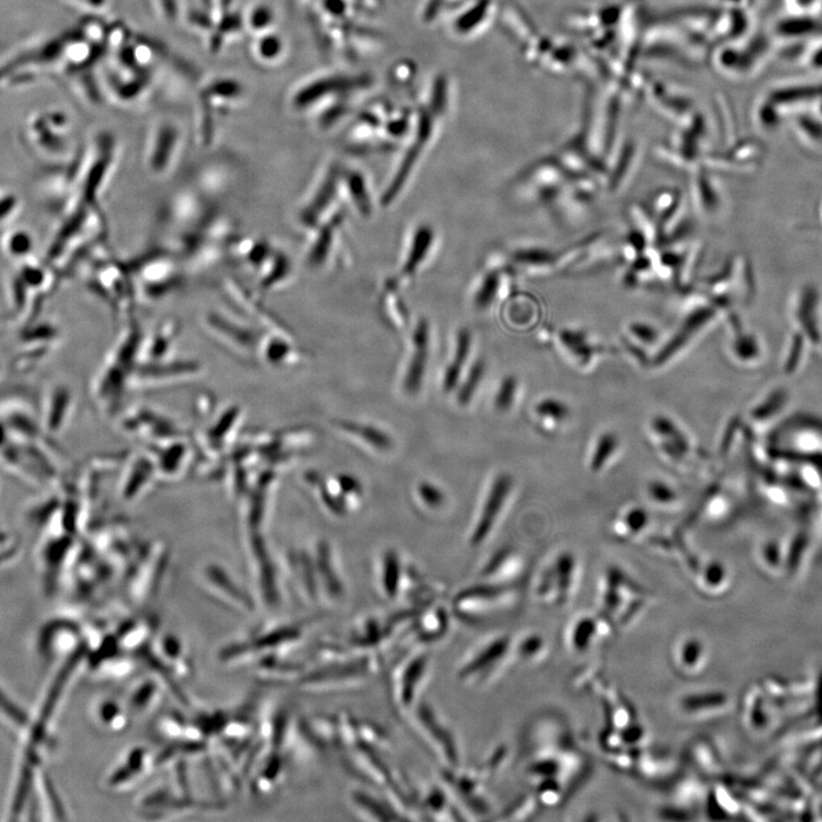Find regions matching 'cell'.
Here are the masks:
<instances>
[{"mask_svg": "<svg viewBox=\"0 0 822 822\" xmlns=\"http://www.w3.org/2000/svg\"><path fill=\"white\" fill-rule=\"evenodd\" d=\"M514 636L493 633L467 650L456 668V680L470 689H485L494 684L514 659Z\"/></svg>", "mask_w": 822, "mask_h": 822, "instance_id": "1", "label": "cell"}, {"mask_svg": "<svg viewBox=\"0 0 822 822\" xmlns=\"http://www.w3.org/2000/svg\"><path fill=\"white\" fill-rule=\"evenodd\" d=\"M407 722L424 748L438 761L441 769L455 770L463 767L462 745L457 732L431 701H419Z\"/></svg>", "mask_w": 822, "mask_h": 822, "instance_id": "2", "label": "cell"}, {"mask_svg": "<svg viewBox=\"0 0 822 822\" xmlns=\"http://www.w3.org/2000/svg\"><path fill=\"white\" fill-rule=\"evenodd\" d=\"M515 604L517 592L513 586L485 582L458 592L450 610L454 618L465 625L483 626L510 614Z\"/></svg>", "mask_w": 822, "mask_h": 822, "instance_id": "3", "label": "cell"}, {"mask_svg": "<svg viewBox=\"0 0 822 822\" xmlns=\"http://www.w3.org/2000/svg\"><path fill=\"white\" fill-rule=\"evenodd\" d=\"M376 655L356 654L338 662L318 665L305 671L297 683L302 690L314 693L357 690L365 687L381 667Z\"/></svg>", "mask_w": 822, "mask_h": 822, "instance_id": "4", "label": "cell"}, {"mask_svg": "<svg viewBox=\"0 0 822 822\" xmlns=\"http://www.w3.org/2000/svg\"><path fill=\"white\" fill-rule=\"evenodd\" d=\"M180 257L169 249H156L126 263L134 282L136 295L149 300L172 295L184 286Z\"/></svg>", "mask_w": 822, "mask_h": 822, "instance_id": "5", "label": "cell"}, {"mask_svg": "<svg viewBox=\"0 0 822 822\" xmlns=\"http://www.w3.org/2000/svg\"><path fill=\"white\" fill-rule=\"evenodd\" d=\"M432 670V656L425 647L408 649L392 667L389 692L394 712L407 721L421 701Z\"/></svg>", "mask_w": 822, "mask_h": 822, "instance_id": "6", "label": "cell"}, {"mask_svg": "<svg viewBox=\"0 0 822 822\" xmlns=\"http://www.w3.org/2000/svg\"><path fill=\"white\" fill-rule=\"evenodd\" d=\"M647 600L642 590L622 569L611 567L604 575L599 612L612 626L627 627L639 618Z\"/></svg>", "mask_w": 822, "mask_h": 822, "instance_id": "7", "label": "cell"}, {"mask_svg": "<svg viewBox=\"0 0 822 822\" xmlns=\"http://www.w3.org/2000/svg\"><path fill=\"white\" fill-rule=\"evenodd\" d=\"M578 562L571 552H562L538 577L535 598L545 607L569 606L577 590Z\"/></svg>", "mask_w": 822, "mask_h": 822, "instance_id": "8", "label": "cell"}, {"mask_svg": "<svg viewBox=\"0 0 822 822\" xmlns=\"http://www.w3.org/2000/svg\"><path fill=\"white\" fill-rule=\"evenodd\" d=\"M183 132L173 120L163 119L152 126L145 145V166L157 179L174 172L183 150Z\"/></svg>", "mask_w": 822, "mask_h": 822, "instance_id": "9", "label": "cell"}, {"mask_svg": "<svg viewBox=\"0 0 822 822\" xmlns=\"http://www.w3.org/2000/svg\"><path fill=\"white\" fill-rule=\"evenodd\" d=\"M614 628L600 612H583L570 620L564 642L574 654L586 655L606 641Z\"/></svg>", "mask_w": 822, "mask_h": 822, "instance_id": "10", "label": "cell"}, {"mask_svg": "<svg viewBox=\"0 0 822 822\" xmlns=\"http://www.w3.org/2000/svg\"><path fill=\"white\" fill-rule=\"evenodd\" d=\"M729 697L727 693L715 689H693L684 691L675 700L676 712L690 721L714 719L727 711Z\"/></svg>", "mask_w": 822, "mask_h": 822, "instance_id": "11", "label": "cell"}, {"mask_svg": "<svg viewBox=\"0 0 822 822\" xmlns=\"http://www.w3.org/2000/svg\"><path fill=\"white\" fill-rule=\"evenodd\" d=\"M711 651L704 638L697 634L682 635L671 649L674 671L684 679H696L704 674Z\"/></svg>", "mask_w": 822, "mask_h": 822, "instance_id": "12", "label": "cell"}, {"mask_svg": "<svg viewBox=\"0 0 822 822\" xmlns=\"http://www.w3.org/2000/svg\"><path fill=\"white\" fill-rule=\"evenodd\" d=\"M512 488L513 479L511 475L507 473L499 474L490 487L486 503L483 505L477 526L474 528L471 537L472 545L478 546L486 542L504 509L507 499L510 497Z\"/></svg>", "mask_w": 822, "mask_h": 822, "instance_id": "13", "label": "cell"}, {"mask_svg": "<svg viewBox=\"0 0 822 822\" xmlns=\"http://www.w3.org/2000/svg\"><path fill=\"white\" fill-rule=\"evenodd\" d=\"M349 803L356 815L365 820H406L388 796L381 791H370L366 786L352 789L349 793Z\"/></svg>", "mask_w": 822, "mask_h": 822, "instance_id": "14", "label": "cell"}, {"mask_svg": "<svg viewBox=\"0 0 822 822\" xmlns=\"http://www.w3.org/2000/svg\"><path fill=\"white\" fill-rule=\"evenodd\" d=\"M205 327L217 340L232 346V349L252 350L256 346L257 334L240 320L227 314L212 311L206 314Z\"/></svg>", "mask_w": 822, "mask_h": 822, "instance_id": "15", "label": "cell"}, {"mask_svg": "<svg viewBox=\"0 0 822 822\" xmlns=\"http://www.w3.org/2000/svg\"><path fill=\"white\" fill-rule=\"evenodd\" d=\"M153 765L155 762L147 748H132L120 757L115 771L108 779V784L119 789L131 788L147 778Z\"/></svg>", "mask_w": 822, "mask_h": 822, "instance_id": "16", "label": "cell"}, {"mask_svg": "<svg viewBox=\"0 0 822 822\" xmlns=\"http://www.w3.org/2000/svg\"><path fill=\"white\" fill-rule=\"evenodd\" d=\"M205 577L208 591L212 593L216 600L233 610L239 611V614H252L255 609L253 599L249 598L247 593L241 590L236 582H233L221 569H208Z\"/></svg>", "mask_w": 822, "mask_h": 822, "instance_id": "17", "label": "cell"}, {"mask_svg": "<svg viewBox=\"0 0 822 822\" xmlns=\"http://www.w3.org/2000/svg\"><path fill=\"white\" fill-rule=\"evenodd\" d=\"M314 566L317 570L321 599L332 603L342 601L346 595L345 583L336 568L332 550L327 543L318 545Z\"/></svg>", "mask_w": 822, "mask_h": 822, "instance_id": "18", "label": "cell"}, {"mask_svg": "<svg viewBox=\"0 0 822 822\" xmlns=\"http://www.w3.org/2000/svg\"><path fill=\"white\" fill-rule=\"evenodd\" d=\"M414 350L408 365L405 377V390L410 396H415L422 389L429 361L430 329L425 320L419 321L413 338Z\"/></svg>", "mask_w": 822, "mask_h": 822, "instance_id": "19", "label": "cell"}, {"mask_svg": "<svg viewBox=\"0 0 822 822\" xmlns=\"http://www.w3.org/2000/svg\"><path fill=\"white\" fill-rule=\"evenodd\" d=\"M338 181H340V173L335 168L330 169L324 181L313 193L309 203L301 208L298 220L305 228H314L319 223L321 216L325 214L326 209L332 204L336 196Z\"/></svg>", "mask_w": 822, "mask_h": 822, "instance_id": "20", "label": "cell"}, {"mask_svg": "<svg viewBox=\"0 0 822 822\" xmlns=\"http://www.w3.org/2000/svg\"><path fill=\"white\" fill-rule=\"evenodd\" d=\"M155 656L160 664L165 666L164 671L172 672L179 678H188L192 673V664L183 643L172 635H165L156 642Z\"/></svg>", "mask_w": 822, "mask_h": 822, "instance_id": "21", "label": "cell"}, {"mask_svg": "<svg viewBox=\"0 0 822 822\" xmlns=\"http://www.w3.org/2000/svg\"><path fill=\"white\" fill-rule=\"evenodd\" d=\"M550 650V642L542 633L531 631L514 639L515 663L541 665L550 656Z\"/></svg>", "mask_w": 822, "mask_h": 822, "instance_id": "22", "label": "cell"}, {"mask_svg": "<svg viewBox=\"0 0 822 822\" xmlns=\"http://www.w3.org/2000/svg\"><path fill=\"white\" fill-rule=\"evenodd\" d=\"M652 430L662 438L664 442V449L668 456L674 461H680L684 455H687L690 450L689 441L684 437L678 426L671 418L665 416H657L652 422Z\"/></svg>", "mask_w": 822, "mask_h": 822, "instance_id": "23", "label": "cell"}, {"mask_svg": "<svg viewBox=\"0 0 822 822\" xmlns=\"http://www.w3.org/2000/svg\"><path fill=\"white\" fill-rule=\"evenodd\" d=\"M380 588L383 598L393 602L399 599L402 592V566L396 551L383 554L380 571Z\"/></svg>", "mask_w": 822, "mask_h": 822, "instance_id": "24", "label": "cell"}, {"mask_svg": "<svg viewBox=\"0 0 822 822\" xmlns=\"http://www.w3.org/2000/svg\"><path fill=\"white\" fill-rule=\"evenodd\" d=\"M290 269L292 268L287 256L273 249L268 259L255 272L259 288L262 292H270L288 278Z\"/></svg>", "mask_w": 822, "mask_h": 822, "instance_id": "25", "label": "cell"}, {"mask_svg": "<svg viewBox=\"0 0 822 822\" xmlns=\"http://www.w3.org/2000/svg\"><path fill=\"white\" fill-rule=\"evenodd\" d=\"M472 336L469 330L463 329L457 335L454 358L450 361L443 376V389L453 392L461 382L464 365L470 357Z\"/></svg>", "mask_w": 822, "mask_h": 822, "instance_id": "26", "label": "cell"}, {"mask_svg": "<svg viewBox=\"0 0 822 822\" xmlns=\"http://www.w3.org/2000/svg\"><path fill=\"white\" fill-rule=\"evenodd\" d=\"M161 687L158 682L149 678L140 681L130 691L126 703L130 707L131 712L135 711L140 714L150 711L151 708L156 707L159 703Z\"/></svg>", "mask_w": 822, "mask_h": 822, "instance_id": "27", "label": "cell"}, {"mask_svg": "<svg viewBox=\"0 0 822 822\" xmlns=\"http://www.w3.org/2000/svg\"><path fill=\"white\" fill-rule=\"evenodd\" d=\"M434 240V233L429 225H421L414 233L413 240H411L407 260L405 262L404 272L406 274H413L421 267V264L426 259L427 253L430 252Z\"/></svg>", "mask_w": 822, "mask_h": 822, "instance_id": "28", "label": "cell"}, {"mask_svg": "<svg viewBox=\"0 0 822 822\" xmlns=\"http://www.w3.org/2000/svg\"><path fill=\"white\" fill-rule=\"evenodd\" d=\"M131 709L125 703L109 699L99 708L100 721L112 732H124L131 723Z\"/></svg>", "mask_w": 822, "mask_h": 822, "instance_id": "29", "label": "cell"}, {"mask_svg": "<svg viewBox=\"0 0 822 822\" xmlns=\"http://www.w3.org/2000/svg\"><path fill=\"white\" fill-rule=\"evenodd\" d=\"M341 426L344 431L356 435V437L377 450L388 451L392 449L393 441L390 435L376 426L356 422H343Z\"/></svg>", "mask_w": 822, "mask_h": 822, "instance_id": "30", "label": "cell"}, {"mask_svg": "<svg viewBox=\"0 0 822 822\" xmlns=\"http://www.w3.org/2000/svg\"><path fill=\"white\" fill-rule=\"evenodd\" d=\"M620 446V440L615 432H604L596 440L590 458L592 472L599 473L608 465L616 455Z\"/></svg>", "mask_w": 822, "mask_h": 822, "instance_id": "31", "label": "cell"}, {"mask_svg": "<svg viewBox=\"0 0 822 822\" xmlns=\"http://www.w3.org/2000/svg\"><path fill=\"white\" fill-rule=\"evenodd\" d=\"M535 413L543 422L559 425L568 421L571 410L563 400L550 397L538 402Z\"/></svg>", "mask_w": 822, "mask_h": 822, "instance_id": "32", "label": "cell"}, {"mask_svg": "<svg viewBox=\"0 0 822 822\" xmlns=\"http://www.w3.org/2000/svg\"><path fill=\"white\" fill-rule=\"evenodd\" d=\"M255 58L263 63H272L284 52V43L277 34H265L255 37L253 48Z\"/></svg>", "mask_w": 822, "mask_h": 822, "instance_id": "33", "label": "cell"}, {"mask_svg": "<svg viewBox=\"0 0 822 822\" xmlns=\"http://www.w3.org/2000/svg\"><path fill=\"white\" fill-rule=\"evenodd\" d=\"M334 230V221L324 225V227L321 228L319 235L317 239L314 240L308 254V262L310 267H320V265L326 261L329 249L332 247Z\"/></svg>", "mask_w": 822, "mask_h": 822, "instance_id": "34", "label": "cell"}, {"mask_svg": "<svg viewBox=\"0 0 822 822\" xmlns=\"http://www.w3.org/2000/svg\"><path fill=\"white\" fill-rule=\"evenodd\" d=\"M727 572L723 564L712 561L706 564L700 574V586L708 593H716L724 586Z\"/></svg>", "mask_w": 822, "mask_h": 822, "instance_id": "35", "label": "cell"}, {"mask_svg": "<svg viewBox=\"0 0 822 822\" xmlns=\"http://www.w3.org/2000/svg\"><path fill=\"white\" fill-rule=\"evenodd\" d=\"M483 375H485V365H483L481 361L475 362L461 389L458 391L457 399L459 405L464 407L470 405L475 392L479 389Z\"/></svg>", "mask_w": 822, "mask_h": 822, "instance_id": "36", "label": "cell"}, {"mask_svg": "<svg viewBox=\"0 0 822 822\" xmlns=\"http://www.w3.org/2000/svg\"><path fill=\"white\" fill-rule=\"evenodd\" d=\"M348 184L354 203L359 208V211L364 215H369L372 212V204L368 195L367 185L364 177L360 173L352 172L348 175Z\"/></svg>", "mask_w": 822, "mask_h": 822, "instance_id": "37", "label": "cell"}, {"mask_svg": "<svg viewBox=\"0 0 822 822\" xmlns=\"http://www.w3.org/2000/svg\"><path fill=\"white\" fill-rule=\"evenodd\" d=\"M512 558L511 547H502L498 550L481 570V577L487 579L488 583H498L499 575L502 574L503 569L507 566ZM507 585V584H506Z\"/></svg>", "mask_w": 822, "mask_h": 822, "instance_id": "38", "label": "cell"}, {"mask_svg": "<svg viewBox=\"0 0 822 822\" xmlns=\"http://www.w3.org/2000/svg\"><path fill=\"white\" fill-rule=\"evenodd\" d=\"M518 389L519 383L517 378L513 376L504 378L501 385H499L495 397L496 409L501 411V413L509 411L513 407L515 399H517Z\"/></svg>", "mask_w": 822, "mask_h": 822, "instance_id": "39", "label": "cell"}, {"mask_svg": "<svg viewBox=\"0 0 822 822\" xmlns=\"http://www.w3.org/2000/svg\"><path fill=\"white\" fill-rule=\"evenodd\" d=\"M272 22L273 15L270 8L259 5L252 8L251 12L248 13L246 26L253 34L260 36L270 29Z\"/></svg>", "mask_w": 822, "mask_h": 822, "instance_id": "40", "label": "cell"}, {"mask_svg": "<svg viewBox=\"0 0 822 822\" xmlns=\"http://www.w3.org/2000/svg\"><path fill=\"white\" fill-rule=\"evenodd\" d=\"M648 495L652 501L662 505L672 504L678 498V493L670 486V483L662 480H654L649 483Z\"/></svg>", "mask_w": 822, "mask_h": 822, "instance_id": "41", "label": "cell"}, {"mask_svg": "<svg viewBox=\"0 0 822 822\" xmlns=\"http://www.w3.org/2000/svg\"><path fill=\"white\" fill-rule=\"evenodd\" d=\"M417 493L423 503L427 507H430V509H440L446 502V496L443 494V491L431 482L419 483Z\"/></svg>", "mask_w": 822, "mask_h": 822, "instance_id": "42", "label": "cell"}, {"mask_svg": "<svg viewBox=\"0 0 822 822\" xmlns=\"http://www.w3.org/2000/svg\"><path fill=\"white\" fill-rule=\"evenodd\" d=\"M498 288V278L495 273H489L488 276L483 279L481 286L478 289L477 295H475L474 303L478 306V308L483 309L487 308L493 302L494 297L497 293Z\"/></svg>", "mask_w": 822, "mask_h": 822, "instance_id": "43", "label": "cell"}, {"mask_svg": "<svg viewBox=\"0 0 822 822\" xmlns=\"http://www.w3.org/2000/svg\"><path fill=\"white\" fill-rule=\"evenodd\" d=\"M650 517L643 507H633L625 515V525L632 534H640L649 525Z\"/></svg>", "mask_w": 822, "mask_h": 822, "instance_id": "44", "label": "cell"}, {"mask_svg": "<svg viewBox=\"0 0 822 822\" xmlns=\"http://www.w3.org/2000/svg\"><path fill=\"white\" fill-rule=\"evenodd\" d=\"M537 799H527V797H522L520 801L511 805L509 809L505 812L507 817L503 818L504 820L507 819H523V815H528V812L533 809L534 804L536 803Z\"/></svg>", "mask_w": 822, "mask_h": 822, "instance_id": "45", "label": "cell"}, {"mask_svg": "<svg viewBox=\"0 0 822 822\" xmlns=\"http://www.w3.org/2000/svg\"><path fill=\"white\" fill-rule=\"evenodd\" d=\"M337 482L338 487H340L344 494L357 495L361 493L360 483L356 478L352 477V475L342 474L337 478Z\"/></svg>", "mask_w": 822, "mask_h": 822, "instance_id": "46", "label": "cell"}]
</instances>
